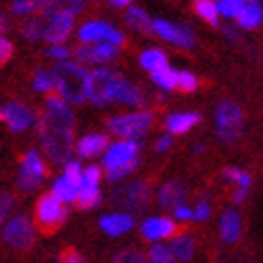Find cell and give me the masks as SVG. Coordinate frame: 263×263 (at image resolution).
Wrapping results in <instances>:
<instances>
[{
	"instance_id": "6da1fadb",
	"label": "cell",
	"mask_w": 263,
	"mask_h": 263,
	"mask_svg": "<svg viewBox=\"0 0 263 263\" xmlns=\"http://www.w3.org/2000/svg\"><path fill=\"white\" fill-rule=\"evenodd\" d=\"M39 137L51 163H69L73 148V111L60 97L47 99V109L39 120Z\"/></svg>"
},
{
	"instance_id": "7a4b0ae2",
	"label": "cell",
	"mask_w": 263,
	"mask_h": 263,
	"mask_svg": "<svg viewBox=\"0 0 263 263\" xmlns=\"http://www.w3.org/2000/svg\"><path fill=\"white\" fill-rule=\"evenodd\" d=\"M54 88L60 92V97L69 103H84L88 90V73L82 69V64L75 62H58L51 71Z\"/></svg>"
},
{
	"instance_id": "3957f363",
	"label": "cell",
	"mask_w": 263,
	"mask_h": 263,
	"mask_svg": "<svg viewBox=\"0 0 263 263\" xmlns=\"http://www.w3.org/2000/svg\"><path fill=\"white\" fill-rule=\"evenodd\" d=\"M137 152H139V143L135 139H124L114 143L103 159V165L107 169V178L116 182L133 172L137 167Z\"/></svg>"
},
{
	"instance_id": "277c9868",
	"label": "cell",
	"mask_w": 263,
	"mask_h": 263,
	"mask_svg": "<svg viewBox=\"0 0 263 263\" xmlns=\"http://www.w3.org/2000/svg\"><path fill=\"white\" fill-rule=\"evenodd\" d=\"M64 220H67V208H64V203L58 201L51 193H45L36 201V210H34L36 229L43 231L45 235H51L64 225Z\"/></svg>"
},
{
	"instance_id": "5b68a950",
	"label": "cell",
	"mask_w": 263,
	"mask_h": 263,
	"mask_svg": "<svg viewBox=\"0 0 263 263\" xmlns=\"http://www.w3.org/2000/svg\"><path fill=\"white\" fill-rule=\"evenodd\" d=\"M122 77L109 71V69H97L88 73V90H86V99H90L97 105H107L114 103V92L120 84Z\"/></svg>"
},
{
	"instance_id": "8992f818",
	"label": "cell",
	"mask_w": 263,
	"mask_h": 263,
	"mask_svg": "<svg viewBox=\"0 0 263 263\" xmlns=\"http://www.w3.org/2000/svg\"><path fill=\"white\" fill-rule=\"evenodd\" d=\"M242 124H244V111L240 105L233 101H220L216 107L218 137L225 141H235L242 133Z\"/></svg>"
},
{
	"instance_id": "52a82bcc",
	"label": "cell",
	"mask_w": 263,
	"mask_h": 263,
	"mask_svg": "<svg viewBox=\"0 0 263 263\" xmlns=\"http://www.w3.org/2000/svg\"><path fill=\"white\" fill-rule=\"evenodd\" d=\"M152 120H154V116L150 111H135V114L109 118L107 126L116 135L126 137V139H135V137H141L152 126Z\"/></svg>"
},
{
	"instance_id": "ba28073f",
	"label": "cell",
	"mask_w": 263,
	"mask_h": 263,
	"mask_svg": "<svg viewBox=\"0 0 263 263\" xmlns=\"http://www.w3.org/2000/svg\"><path fill=\"white\" fill-rule=\"evenodd\" d=\"M47 176L45 163L41 161L34 150H30L28 154L22 159V169H20V178H17V186L22 191H34L39 184L43 182V178Z\"/></svg>"
},
{
	"instance_id": "9c48e42d",
	"label": "cell",
	"mask_w": 263,
	"mask_h": 263,
	"mask_svg": "<svg viewBox=\"0 0 263 263\" xmlns=\"http://www.w3.org/2000/svg\"><path fill=\"white\" fill-rule=\"evenodd\" d=\"M5 242L13 248H20V251H26L30 248L34 242V227L28 216H15L9 220V225L5 227Z\"/></svg>"
},
{
	"instance_id": "30bf717a",
	"label": "cell",
	"mask_w": 263,
	"mask_h": 263,
	"mask_svg": "<svg viewBox=\"0 0 263 263\" xmlns=\"http://www.w3.org/2000/svg\"><path fill=\"white\" fill-rule=\"evenodd\" d=\"M80 39L84 43H111V45H120L122 43V34L118 32L114 26L105 24V22H88L80 28Z\"/></svg>"
},
{
	"instance_id": "8fae6325",
	"label": "cell",
	"mask_w": 263,
	"mask_h": 263,
	"mask_svg": "<svg viewBox=\"0 0 263 263\" xmlns=\"http://www.w3.org/2000/svg\"><path fill=\"white\" fill-rule=\"evenodd\" d=\"M114 201L122 203L124 208H130V210H143L150 201V186L148 182L143 180H137V182H130L128 186L120 189V193H116Z\"/></svg>"
},
{
	"instance_id": "7c38bea8",
	"label": "cell",
	"mask_w": 263,
	"mask_h": 263,
	"mask_svg": "<svg viewBox=\"0 0 263 263\" xmlns=\"http://www.w3.org/2000/svg\"><path fill=\"white\" fill-rule=\"evenodd\" d=\"M152 32L159 34L165 41L174 43V45H180V47H193L195 45V36L189 28L184 26H178V24H169L165 20H154L152 22Z\"/></svg>"
},
{
	"instance_id": "4fadbf2b",
	"label": "cell",
	"mask_w": 263,
	"mask_h": 263,
	"mask_svg": "<svg viewBox=\"0 0 263 263\" xmlns=\"http://www.w3.org/2000/svg\"><path fill=\"white\" fill-rule=\"evenodd\" d=\"M3 120L9 124L11 130L22 133V130H26L34 122V111L28 107V105L13 101V103H9L7 107L3 109Z\"/></svg>"
},
{
	"instance_id": "5bb4252c",
	"label": "cell",
	"mask_w": 263,
	"mask_h": 263,
	"mask_svg": "<svg viewBox=\"0 0 263 263\" xmlns=\"http://www.w3.org/2000/svg\"><path fill=\"white\" fill-rule=\"evenodd\" d=\"M47 17H49V22L45 24L43 36L51 45H62L73 30V17L64 15V13H51V15H47Z\"/></svg>"
},
{
	"instance_id": "9a60e30c",
	"label": "cell",
	"mask_w": 263,
	"mask_h": 263,
	"mask_svg": "<svg viewBox=\"0 0 263 263\" xmlns=\"http://www.w3.org/2000/svg\"><path fill=\"white\" fill-rule=\"evenodd\" d=\"M118 47L111 43H97V45H80L75 49V58L80 64H97V62H107L116 56Z\"/></svg>"
},
{
	"instance_id": "2e32d148",
	"label": "cell",
	"mask_w": 263,
	"mask_h": 263,
	"mask_svg": "<svg viewBox=\"0 0 263 263\" xmlns=\"http://www.w3.org/2000/svg\"><path fill=\"white\" fill-rule=\"evenodd\" d=\"M178 231L176 222L172 218H148L141 225V235L146 240H163V238H172Z\"/></svg>"
},
{
	"instance_id": "e0dca14e",
	"label": "cell",
	"mask_w": 263,
	"mask_h": 263,
	"mask_svg": "<svg viewBox=\"0 0 263 263\" xmlns=\"http://www.w3.org/2000/svg\"><path fill=\"white\" fill-rule=\"evenodd\" d=\"M201 122V116L195 114V111H180V114H172L165 120V128L169 130L172 135H182L191 130L193 126H197Z\"/></svg>"
},
{
	"instance_id": "ac0fdd59",
	"label": "cell",
	"mask_w": 263,
	"mask_h": 263,
	"mask_svg": "<svg viewBox=\"0 0 263 263\" xmlns=\"http://www.w3.org/2000/svg\"><path fill=\"white\" fill-rule=\"evenodd\" d=\"M107 146H109L107 135L92 133V135H86V137L80 139V143H77V154H80L82 159H92V156L101 154Z\"/></svg>"
},
{
	"instance_id": "d6986e66",
	"label": "cell",
	"mask_w": 263,
	"mask_h": 263,
	"mask_svg": "<svg viewBox=\"0 0 263 263\" xmlns=\"http://www.w3.org/2000/svg\"><path fill=\"white\" fill-rule=\"evenodd\" d=\"M184 195H186V191H184V186L180 182H167L159 191V203L165 210H172V208L176 210L178 205H182Z\"/></svg>"
},
{
	"instance_id": "ffe728a7",
	"label": "cell",
	"mask_w": 263,
	"mask_h": 263,
	"mask_svg": "<svg viewBox=\"0 0 263 263\" xmlns=\"http://www.w3.org/2000/svg\"><path fill=\"white\" fill-rule=\"evenodd\" d=\"M242 233V220H240V214L233 212V210H227V212H222L220 216V238L225 242H235L240 238Z\"/></svg>"
},
{
	"instance_id": "44dd1931",
	"label": "cell",
	"mask_w": 263,
	"mask_h": 263,
	"mask_svg": "<svg viewBox=\"0 0 263 263\" xmlns=\"http://www.w3.org/2000/svg\"><path fill=\"white\" fill-rule=\"evenodd\" d=\"M135 225V220L130 218L128 214H109V216H103L101 218V229L109 235H120L130 231Z\"/></svg>"
},
{
	"instance_id": "7402d4cb",
	"label": "cell",
	"mask_w": 263,
	"mask_h": 263,
	"mask_svg": "<svg viewBox=\"0 0 263 263\" xmlns=\"http://www.w3.org/2000/svg\"><path fill=\"white\" fill-rule=\"evenodd\" d=\"M261 17H263V11H261V0H246L244 9L238 13V24L242 28H257L261 24Z\"/></svg>"
},
{
	"instance_id": "603a6c76",
	"label": "cell",
	"mask_w": 263,
	"mask_h": 263,
	"mask_svg": "<svg viewBox=\"0 0 263 263\" xmlns=\"http://www.w3.org/2000/svg\"><path fill=\"white\" fill-rule=\"evenodd\" d=\"M114 101L116 103H126V105H143V95L126 80H120L116 92H114Z\"/></svg>"
},
{
	"instance_id": "cb8c5ba5",
	"label": "cell",
	"mask_w": 263,
	"mask_h": 263,
	"mask_svg": "<svg viewBox=\"0 0 263 263\" xmlns=\"http://www.w3.org/2000/svg\"><path fill=\"white\" fill-rule=\"evenodd\" d=\"M139 64H141L143 69H148L150 73H156V71L169 67L167 56H165L163 49H146V51H143V54L139 56Z\"/></svg>"
},
{
	"instance_id": "d4e9b609",
	"label": "cell",
	"mask_w": 263,
	"mask_h": 263,
	"mask_svg": "<svg viewBox=\"0 0 263 263\" xmlns=\"http://www.w3.org/2000/svg\"><path fill=\"white\" fill-rule=\"evenodd\" d=\"M169 248H172V251H169V255H172L174 259H178V261H189V259L193 257L195 242H193V238H191L189 233H184V235H180V238H176Z\"/></svg>"
},
{
	"instance_id": "484cf974",
	"label": "cell",
	"mask_w": 263,
	"mask_h": 263,
	"mask_svg": "<svg viewBox=\"0 0 263 263\" xmlns=\"http://www.w3.org/2000/svg\"><path fill=\"white\" fill-rule=\"evenodd\" d=\"M126 22L130 24V28H135L139 32H152V20L148 17V13L139 7H130L126 13Z\"/></svg>"
},
{
	"instance_id": "4316f807",
	"label": "cell",
	"mask_w": 263,
	"mask_h": 263,
	"mask_svg": "<svg viewBox=\"0 0 263 263\" xmlns=\"http://www.w3.org/2000/svg\"><path fill=\"white\" fill-rule=\"evenodd\" d=\"M101 201V193L97 186H80L77 189V197H75V203L80 210H90L99 205Z\"/></svg>"
},
{
	"instance_id": "83f0119b",
	"label": "cell",
	"mask_w": 263,
	"mask_h": 263,
	"mask_svg": "<svg viewBox=\"0 0 263 263\" xmlns=\"http://www.w3.org/2000/svg\"><path fill=\"white\" fill-rule=\"evenodd\" d=\"M195 13L199 17H203L208 24L218 26V11L214 0H195Z\"/></svg>"
},
{
	"instance_id": "f1b7e54d",
	"label": "cell",
	"mask_w": 263,
	"mask_h": 263,
	"mask_svg": "<svg viewBox=\"0 0 263 263\" xmlns=\"http://www.w3.org/2000/svg\"><path fill=\"white\" fill-rule=\"evenodd\" d=\"M51 195H54L58 201L69 203V201H75V197H77V189L73 186V184H69L64 178H60V180H56V182H54V189H51Z\"/></svg>"
},
{
	"instance_id": "f546056e",
	"label": "cell",
	"mask_w": 263,
	"mask_h": 263,
	"mask_svg": "<svg viewBox=\"0 0 263 263\" xmlns=\"http://www.w3.org/2000/svg\"><path fill=\"white\" fill-rule=\"evenodd\" d=\"M176 73H178V71H174L172 67H165V69H161V71L152 73V80H154L156 86H161V88H165V90H174V88H176Z\"/></svg>"
},
{
	"instance_id": "4dcf8cb0",
	"label": "cell",
	"mask_w": 263,
	"mask_h": 263,
	"mask_svg": "<svg viewBox=\"0 0 263 263\" xmlns=\"http://www.w3.org/2000/svg\"><path fill=\"white\" fill-rule=\"evenodd\" d=\"M32 88L36 92H51L54 90V80H51V73L43 71V69H36L34 77H32Z\"/></svg>"
},
{
	"instance_id": "1f68e13d",
	"label": "cell",
	"mask_w": 263,
	"mask_h": 263,
	"mask_svg": "<svg viewBox=\"0 0 263 263\" xmlns=\"http://www.w3.org/2000/svg\"><path fill=\"white\" fill-rule=\"evenodd\" d=\"M22 32H24V36L28 39V41H36V39H41L43 32H45V22H43L41 17L26 22L24 28H22Z\"/></svg>"
},
{
	"instance_id": "d6a6232c",
	"label": "cell",
	"mask_w": 263,
	"mask_h": 263,
	"mask_svg": "<svg viewBox=\"0 0 263 263\" xmlns=\"http://www.w3.org/2000/svg\"><path fill=\"white\" fill-rule=\"evenodd\" d=\"M246 0H218L216 11L222 13L225 17H238V13L244 9Z\"/></svg>"
},
{
	"instance_id": "836d02e7",
	"label": "cell",
	"mask_w": 263,
	"mask_h": 263,
	"mask_svg": "<svg viewBox=\"0 0 263 263\" xmlns=\"http://www.w3.org/2000/svg\"><path fill=\"white\" fill-rule=\"evenodd\" d=\"M199 82H197V77L189 71H178L176 73V88H180L182 92H193L197 90Z\"/></svg>"
},
{
	"instance_id": "e575fe53",
	"label": "cell",
	"mask_w": 263,
	"mask_h": 263,
	"mask_svg": "<svg viewBox=\"0 0 263 263\" xmlns=\"http://www.w3.org/2000/svg\"><path fill=\"white\" fill-rule=\"evenodd\" d=\"M82 165L80 163H75V161H69L67 167H64V180H67L69 184H73L75 189H80L82 186Z\"/></svg>"
},
{
	"instance_id": "d590c367",
	"label": "cell",
	"mask_w": 263,
	"mask_h": 263,
	"mask_svg": "<svg viewBox=\"0 0 263 263\" xmlns=\"http://www.w3.org/2000/svg\"><path fill=\"white\" fill-rule=\"evenodd\" d=\"M225 178H227L229 182H235L240 189H248V186H251V176H248L246 172H242V169L227 167V169H225Z\"/></svg>"
},
{
	"instance_id": "8d00e7d4",
	"label": "cell",
	"mask_w": 263,
	"mask_h": 263,
	"mask_svg": "<svg viewBox=\"0 0 263 263\" xmlns=\"http://www.w3.org/2000/svg\"><path fill=\"white\" fill-rule=\"evenodd\" d=\"M150 263H176V261L172 255H169V248H165L161 244H154L150 248Z\"/></svg>"
},
{
	"instance_id": "74e56055",
	"label": "cell",
	"mask_w": 263,
	"mask_h": 263,
	"mask_svg": "<svg viewBox=\"0 0 263 263\" xmlns=\"http://www.w3.org/2000/svg\"><path fill=\"white\" fill-rule=\"evenodd\" d=\"M99 180H101V169L95 165L82 172V186H97Z\"/></svg>"
},
{
	"instance_id": "f35d334b",
	"label": "cell",
	"mask_w": 263,
	"mask_h": 263,
	"mask_svg": "<svg viewBox=\"0 0 263 263\" xmlns=\"http://www.w3.org/2000/svg\"><path fill=\"white\" fill-rule=\"evenodd\" d=\"M114 263H148L139 251H122L120 255H116Z\"/></svg>"
},
{
	"instance_id": "ab89813d",
	"label": "cell",
	"mask_w": 263,
	"mask_h": 263,
	"mask_svg": "<svg viewBox=\"0 0 263 263\" xmlns=\"http://www.w3.org/2000/svg\"><path fill=\"white\" fill-rule=\"evenodd\" d=\"M36 11V3L34 0H15L13 3V13L15 15H28V13Z\"/></svg>"
},
{
	"instance_id": "60d3db41",
	"label": "cell",
	"mask_w": 263,
	"mask_h": 263,
	"mask_svg": "<svg viewBox=\"0 0 263 263\" xmlns=\"http://www.w3.org/2000/svg\"><path fill=\"white\" fill-rule=\"evenodd\" d=\"M60 263H86V259L80 255L77 248H64L60 255Z\"/></svg>"
},
{
	"instance_id": "b9f144b4",
	"label": "cell",
	"mask_w": 263,
	"mask_h": 263,
	"mask_svg": "<svg viewBox=\"0 0 263 263\" xmlns=\"http://www.w3.org/2000/svg\"><path fill=\"white\" fill-rule=\"evenodd\" d=\"M11 56H13V43L9 41V39L0 36V67L7 64L11 60Z\"/></svg>"
},
{
	"instance_id": "7bdbcfd3",
	"label": "cell",
	"mask_w": 263,
	"mask_h": 263,
	"mask_svg": "<svg viewBox=\"0 0 263 263\" xmlns=\"http://www.w3.org/2000/svg\"><path fill=\"white\" fill-rule=\"evenodd\" d=\"M11 208H13V197L9 193H0V225L5 222L7 214L11 212Z\"/></svg>"
},
{
	"instance_id": "ee69618b",
	"label": "cell",
	"mask_w": 263,
	"mask_h": 263,
	"mask_svg": "<svg viewBox=\"0 0 263 263\" xmlns=\"http://www.w3.org/2000/svg\"><path fill=\"white\" fill-rule=\"evenodd\" d=\"M47 56L54 58V60H58V62H64V60L69 58V49L64 47V45H51L49 51H47Z\"/></svg>"
},
{
	"instance_id": "f6af8a7d",
	"label": "cell",
	"mask_w": 263,
	"mask_h": 263,
	"mask_svg": "<svg viewBox=\"0 0 263 263\" xmlns=\"http://www.w3.org/2000/svg\"><path fill=\"white\" fill-rule=\"evenodd\" d=\"M208 216H210V205L208 203H199L193 210V218L195 220H205Z\"/></svg>"
},
{
	"instance_id": "bcb514c9",
	"label": "cell",
	"mask_w": 263,
	"mask_h": 263,
	"mask_svg": "<svg viewBox=\"0 0 263 263\" xmlns=\"http://www.w3.org/2000/svg\"><path fill=\"white\" fill-rule=\"evenodd\" d=\"M176 216H178L180 220H191V218H193V210L186 208V205H178V208H176Z\"/></svg>"
},
{
	"instance_id": "7dc6e473",
	"label": "cell",
	"mask_w": 263,
	"mask_h": 263,
	"mask_svg": "<svg viewBox=\"0 0 263 263\" xmlns=\"http://www.w3.org/2000/svg\"><path fill=\"white\" fill-rule=\"evenodd\" d=\"M169 146H172V137H169V135L167 137H161L159 141H156V150H159V152H165Z\"/></svg>"
},
{
	"instance_id": "c3c4849f",
	"label": "cell",
	"mask_w": 263,
	"mask_h": 263,
	"mask_svg": "<svg viewBox=\"0 0 263 263\" xmlns=\"http://www.w3.org/2000/svg\"><path fill=\"white\" fill-rule=\"evenodd\" d=\"M246 193H248V189H238V191L233 193V201H244Z\"/></svg>"
},
{
	"instance_id": "681fc988",
	"label": "cell",
	"mask_w": 263,
	"mask_h": 263,
	"mask_svg": "<svg viewBox=\"0 0 263 263\" xmlns=\"http://www.w3.org/2000/svg\"><path fill=\"white\" fill-rule=\"evenodd\" d=\"M109 5L111 7H128L130 0H109Z\"/></svg>"
},
{
	"instance_id": "f907efd6",
	"label": "cell",
	"mask_w": 263,
	"mask_h": 263,
	"mask_svg": "<svg viewBox=\"0 0 263 263\" xmlns=\"http://www.w3.org/2000/svg\"><path fill=\"white\" fill-rule=\"evenodd\" d=\"M7 28V20L3 17V15H0V34H3V30Z\"/></svg>"
},
{
	"instance_id": "816d5d0a",
	"label": "cell",
	"mask_w": 263,
	"mask_h": 263,
	"mask_svg": "<svg viewBox=\"0 0 263 263\" xmlns=\"http://www.w3.org/2000/svg\"><path fill=\"white\" fill-rule=\"evenodd\" d=\"M0 120H3V109H0Z\"/></svg>"
}]
</instances>
